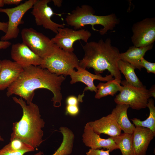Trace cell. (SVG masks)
Masks as SVG:
<instances>
[{
	"instance_id": "obj_16",
	"label": "cell",
	"mask_w": 155,
	"mask_h": 155,
	"mask_svg": "<svg viewBox=\"0 0 155 155\" xmlns=\"http://www.w3.org/2000/svg\"><path fill=\"white\" fill-rule=\"evenodd\" d=\"M155 135L148 128L140 126H135L132 134L135 155H146L150 142Z\"/></svg>"
},
{
	"instance_id": "obj_3",
	"label": "cell",
	"mask_w": 155,
	"mask_h": 155,
	"mask_svg": "<svg viewBox=\"0 0 155 155\" xmlns=\"http://www.w3.org/2000/svg\"><path fill=\"white\" fill-rule=\"evenodd\" d=\"M13 99L21 107L23 115L19 121L13 123L10 141L18 139L34 148L39 147L44 141L42 139L43 131L42 129L44 126L45 122L41 118L38 106L32 102L26 104L21 98L13 97Z\"/></svg>"
},
{
	"instance_id": "obj_7",
	"label": "cell",
	"mask_w": 155,
	"mask_h": 155,
	"mask_svg": "<svg viewBox=\"0 0 155 155\" xmlns=\"http://www.w3.org/2000/svg\"><path fill=\"white\" fill-rule=\"evenodd\" d=\"M21 35L23 42L43 59L50 56L56 46L51 39L31 28H23Z\"/></svg>"
},
{
	"instance_id": "obj_10",
	"label": "cell",
	"mask_w": 155,
	"mask_h": 155,
	"mask_svg": "<svg viewBox=\"0 0 155 155\" xmlns=\"http://www.w3.org/2000/svg\"><path fill=\"white\" fill-rule=\"evenodd\" d=\"M91 35L90 32L84 29L74 30L68 28H59L58 33L51 40L59 48L65 51L72 53L75 41L81 40L87 43Z\"/></svg>"
},
{
	"instance_id": "obj_36",
	"label": "cell",
	"mask_w": 155,
	"mask_h": 155,
	"mask_svg": "<svg viewBox=\"0 0 155 155\" xmlns=\"http://www.w3.org/2000/svg\"><path fill=\"white\" fill-rule=\"evenodd\" d=\"M4 139L2 137L0 134V141H3Z\"/></svg>"
},
{
	"instance_id": "obj_6",
	"label": "cell",
	"mask_w": 155,
	"mask_h": 155,
	"mask_svg": "<svg viewBox=\"0 0 155 155\" xmlns=\"http://www.w3.org/2000/svg\"><path fill=\"white\" fill-rule=\"evenodd\" d=\"M123 88L114 99L117 104L128 105L132 109L139 110L147 107L150 98L152 97L150 90L145 86L137 88L127 82L121 81Z\"/></svg>"
},
{
	"instance_id": "obj_37",
	"label": "cell",
	"mask_w": 155,
	"mask_h": 155,
	"mask_svg": "<svg viewBox=\"0 0 155 155\" xmlns=\"http://www.w3.org/2000/svg\"><path fill=\"white\" fill-rule=\"evenodd\" d=\"M1 67V61L0 60V71Z\"/></svg>"
},
{
	"instance_id": "obj_22",
	"label": "cell",
	"mask_w": 155,
	"mask_h": 155,
	"mask_svg": "<svg viewBox=\"0 0 155 155\" xmlns=\"http://www.w3.org/2000/svg\"><path fill=\"white\" fill-rule=\"evenodd\" d=\"M118 66L120 72L124 75L127 82L137 88L144 86L136 74L134 66L121 60L118 61Z\"/></svg>"
},
{
	"instance_id": "obj_30",
	"label": "cell",
	"mask_w": 155,
	"mask_h": 155,
	"mask_svg": "<svg viewBox=\"0 0 155 155\" xmlns=\"http://www.w3.org/2000/svg\"><path fill=\"white\" fill-rule=\"evenodd\" d=\"M22 0H3L4 4L7 5L14 4L18 5L22 1Z\"/></svg>"
},
{
	"instance_id": "obj_13",
	"label": "cell",
	"mask_w": 155,
	"mask_h": 155,
	"mask_svg": "<svg viewBox=\"0 0 155 155\" xmlns=\"http://www.w3.org/2000/svg\"><path fill=\"white\" fill-rule=\"evenodd\" d=\"M77 71L73 70L70 71L68 75L71 78L70 83L73 84L77 82H80L84 83L87 86L84 90L82 95H84L85 91L89 90L94 91L96 93L97 89L94 83L95 80H98L106 82L114 79L111 74L103 77L100 74H92L87 71L86 69L81 68L79 66L76 68Z\"/></svg>"
},
{
	"instance_id": "obj_5",
	"label": "cell",
	"mask_w": 155,
	"mask_h": 155,
	"mask_svg": "<svg viewBox=\"0 0 155 155\" xmlns=\"http://www.w3.org/2000/svg\"><path fill=\"white\" fill-rule=\"evenodd\" d=\"M80 61L73 53L65 51L56 45L53 52L43 59L40 66L57 75H68L69 72L79 65Z\"/></svg>"
},
{
	"instance_id": "obj_19",
	"label": "cell",
	"mask_w": 155,
	"mask_h": 155,
	"mask_svg": "<svg viewBox=\"0 0 155 155\" xmlns=\"http://www.w3.org/2000/svg\"><path fill=\"white\" fill-rule=\"evenodd\" d=\"M153 44L143 47L132 46L125 52L120 53L121 60L127 62L134 66L135 69L141 70L142 68L140 65L141 59L144 58L146 53L151 50Z\"/></svg>"
},
{
	"instance_id": "obj_29",
	"label": "cell",
	"mask_w": 155,
	"mask_h": 155,
	"mask_svg": "<svg viewBox=\"0 0 155 155\" xmlns=\"http://www.w3.org/2000/svg\"><path fill=\"white\" fill-rule=\"evenodd\" d=\"M79 102H82L83 100L74 96H70L66 100V103L68 105H78Z\"/></svg>"
},
{
	"instance_id": "obj_8",
	"label": "cell",
	"mask_w": 155,
	"mask_h": 155,
	"mask_svg": "<svg viewBox=\"0 0 155 155\" xmlns=\"http://www.w3.org/2000/svg\"><path fill=\"white\" fill-rule=\"evenodd\" d=\"M36 0H28L15 7L11 8H0V12L6 13L9 18L6 33L1 37V40L7 41L16 38L20 32L19 25L24 23L22 20L25 14L32 8Z\"/></svg>"
},
{
	"instance_id": "obj_20",
	"label": "cell",
	"mask_w": 155,
	"mask_h": 155,
	"mask_svg": "<svg viewBox=\"0 0 155 155\" xmlns=\"http://www.w3.org/2000/svg\"><path fill=\"white\" fill-rule=\"evenodd\" d=\"M121 81L120 80L115 78L105 83L100 82L96 86L97 91L95 98L99 99L109 95L113 96L118 91L120 92L123 88L120 84Z\"/></svg>"
},
{
	"instance_id": "obj_32",
	"label": "cell",
	"mask_w": 155,
	"mask_h": 155,
	"mask_svg": "<svg viewBox=\"0 0 155 155\" xmlns=\"http://www.w3.org/2000/svg\"><path fill=\"white\" fill-rule=\"evenodd\" d=\"M8 27V22H4L0 21V30L2 31L5 34L6 33Z\"/></svg>"
},
{
	"instance_id": "obj_35",
	"label": "cell",
	"mask_w": 155,
	"mask_h": 155,
	"mask_svg": "<svg viewBox=\"0 0 155 155\" xmlns=\"http://www.w3.org/2000/svg\"><path fill=\"white\" fill-rule=\"evenodd\" d=\"M43 152L41 151H39V152L33 155H43Z\"/></svg>"
},
{
	"instance_id": "obj_2",
	"label": "cell",
	"mask_w": 155,
	"mask_h": 155,
	"mask_svg": "<svg viewBox=\"0 0 155 155\" xmlns=\"http://www.w3.org/2000/svg\"><path fill=\"white\" fill-rule=\"evenodd\" d=\"M82 47L84 55L80 61L79 67L84 69L92 68L96 74L107 70L115 78L121 80L118 66L120 53L117 48L112 45L110 38L88 42Z\"/></svg>"
},
{
	"instance_id": "obj_9",
	"label": "cell",
	"mask_w": 155,
	"mask_h": 155,
	"mask_svg": "<svg viewBox=\"0 0 155 155\" xmlns=\"http://www.w3.org/2000/svg\"><path fill=\"white\" fill-rule=\"evenodd\" d=\"M132 30L134 46L140 47L153 44L155 41V18H147L135 23Z\"/></svg>"
},
{
	"instance_id": "obj_15",
	"label": "cell",
	"mask_w": 155,
	"mask_h": 155,
	"mask_svg": "<svg viewBox=\"0 0 155 155\" xmlns=\"http://www.w3.org/2000/svg\"><path fill=\"white\" fill-rule=\"evenodd\" d=\"M23 70L16 62L7 59L1 61L0 71V90L7 88L14 82Z\"/></svg>"
},
{
	"instance_id": "obj_34",
	"label": "cell",
	"mask_w": 155,
	"mask_h": 155,
	"mask_svg": "<svg viewBox=\"0 0 155 155\" xmlns=\"http://www.w3.org/2000/svg\"><path fill=\"white\" fill-rule=\"evenodd\" d=\"M4 5L3 0H0V8L3 7Z\"/></svg>"
},
{
	"instance_id": "obj_26",
	"label": "cell",
	"mask_w": 155,
	"mask_h": 155,
	"mask_svg": "<svg viewBox=\"0 0 155 155\" xmlns=\"http://www.w3.org/2000/svg\"><path fill=\"white\" fill-rule=\"evenodd\" d=\"M140 65L142 68H145L148 73H155V63L149 62L143 58L140 62Z\"/></svg>"
},
{
	"instance_id": "obj_23",
	"label": "cell",
	"mask_w": 155,
	"mask_h": 155,
	"mask_svg": "<svg viewBox=\"0 0 155 155\" xmlns=\"http://www.w3.org/2000/svg\"><path fill=\"white\" fill-rule=\"evenodd\" d=\"M147 107L148 108L150 112L148 117L146 120L142 121L134 118L131 120L135 126H140L148 128L155 134V107L153 99H149Z\"/></svg>"
},
{
	"instance_id": "obj_31",
	"label": "cell",
	"mask_w": 155,
	"mask_h": 155,
	"mask_svg": "<svg viewBox=\"0 0 155 155\" xmlns=\"http://www.w3.org/2000/svg\"><path fill=\"white\" fill-rule=\"evenodd\" d=\"M11 42L7 41L0 40V50L6 49L11 45Z\"/></svg>"
},
{
	"instance_id": "obj_14",
	"label": "cell",
	"mask_w": 155,
	"mask_h": 155,
	"mask_svg": "<svg viewBox=\"0 0 155 155\" xmlns=\"http://www.w3.org/2000/svg\"><path fill=\"white\" fill-rule=\"evenodd\" d=\"M82 141L87 147L92 149H106L110 152L118 149L114 141L111 137L104 139L94 131L88 123L84 127Z\"/></svg>"
},
{
	"instance_id": "obj_27",
	"label": "cell",
	"mask_w": 155,
	"mask_h": 155,
	"mask_svg": "<svg viewBox=\"0 0 155 155\" xmlns=\"http://www.w3.org/2000/svg\"><path fill=\"white\" fill-rule=\"evenodd\" d=\"M80 109L78 105H67L65 108V114L71 116H75L79 113Z\"/></svg>"
},
{
	"instance_id": "obj_1",
	"label": "cell",
	"mask_w": 155,
	"mask_h": 155,
	"mask_svg": "<svg viewBox=\"0 0 155 155\" xmlns=\"http://www.w3.org/2000/svg\"><path fill=\"white\" fill-rule=\"evenodd\" d=\"M23 68L18 77L7 88V96L18 95L29 104L32 102L35 90L46 89L53 94L51 100L53 106H60L62 99L61 86L65 79L64 75L52 73L40 66L31 65Z\"/></svg>"
},
{
	"instance_id": "obj_17",
	"label": "cell",
	"mask_w": 155,
	"mask_h": 155,
	"mask_svg": "<svg viewBox=\"0 0 155 155\" xmlns=\"http://www.w3.org/2000/svg\"><path fill=\"white\" fill-rule=\"evenodd\" d=\"M94 132L113 137L121 133V130L111 114L94 121L88 122Z\"/></svg>"
},
{
	"instance_id": "obj_12",
	"label": "cell",
	"mask_w": 155,
	"mask_h": 155,
	"mask_svg": "<svg viewBox=\"0 0 155 155\" xmlns=\"http://www.w3.org/2000/svg\"><path fill=\"white\" fill-rule=\"evenodd\" d=\"M11 55L14 62L23 68L31 65L40 66L43 61L23 42L12 45Z\"/></svg>"
},
{
	"instance_id": "obj_21",
	"label": "cell",
	"mask_w": 155,
	"mask_h": 155,
	"mask_svg": "<svg viewBox=\"0 0 155 155\" xmlns=\"http://www.w3.org/2000/svg\"><path fill=\"white\" fill-rule=\"evenodd\" d=\"M114 141L122 155H135L133 144L132 134L122 133L111 137Z\"/></svg>"
},
{
	"instance_id": "obj_28",
	"label": "cell",
	"mask_w": 155,
	"mask_h": 155,
	"mask_svg": "<svg viewBox=\"0 0 155 155\" xmlns=\"http://www.w3.org/2000/svg\"><path fill=\"white\" fill-rule=\"evenodd\" d=\"M109 150H104V149H92L90 148L86 152V155H110Z\"/></svg>"
},
{
	"instance_id": "obj_4",
	"label": "cell",
	"mask_w": 155,
	"mask_h": 155,
	"mask_svg": "<svg viewBox=\"0 0 155 155\" xmlns=\"http://www.w3.org/2000/svg\"><path fill=\"white\" fill-rule=\"evenodd\" d=\"M95 11L89 5L77 6L66 17L65 21L68 25L75 30L82 29L85 25H90L94 30L98 31L101 35L112 30L120 22L115 13L105 16L95 15Z\"/></svg>"
},
{
	"instance_id": "obj_18",
	"label": "cell",
	"mask_w": 155,
	"mask_h": 155,
	"mask_svg": "<svg viewBox=\"0 0 155 155\" xmlns=\"http://www.w3.org/2000/svg\"><path fill=\"white\" fill-rule=\"evenodd\" d=\"M129 107L128 105L117 104L111 114L124 133L132 134L135 126L131 123L127 116V111Z\"/></svg>"
},
{
	"instance_id": "obj_11",
	"label": "cell",
	"mask_w": 155,
	"mask_h": 155,
	"mask_svg": "<svg viewBox=\"0 0 155 155\" xmlns=\"http://www.w3.org/2000/svg\"><path fill=\"white\" fill-rule=\"evenodd\" d=\"M50 0H36L34 5L31 12L34 16L35 22L38 26H42L57 34L59 28H64L65 24H58L53 21L51 17L54 14L61 16L60 14L54 13L48 5Z\"/></svg>"
},
{
	"instance_id": "obj_33",
	"label": "cell",
	"mask_w": 155,
	"mask_h": 155,
	"mask_svg": "<svg viewBox=\"0 0 155 155\" xmlns=\"http://www.w3.org/2000/svg\"><path fill=\"white\" fill-rule=\"evenodd\" d=\"M52 1L53 2L55 6L58 7H60L61 6L63 2V1L61 0H52Z\"/></svg>"
},
{
	"instance_id": "obj_25",
	"label": "cell",
	"mask_w": 155,
	"mask_h": 155,
	"mask_svg": "<svg viewBox=\"0 0 155 155\" xmlns=\"http://www.w3.org/2000/svg\"><path fill=\"white\" fill-rule=\"evenodd\" d=\"M27 152L26 151L15 150L8 144L0 150V155H24Z\"/></svg>"
},
{
	"instance_id": "obj_24",
	"label": "cell",
	"mask_w": 155,
	"mask_h": 155,
	"mask_svg": "<svg viewBox=\"0 0 155 155\" xmlns=\"http://www.w3.org/2000/svg\"><path fill=\"white\" fill-rule=\"evenodd\" d=\"M9 144L11 148L17 150H24L30 152L35 150V148L31 145L18 139L10 141Z\"/></svg>"
}]
</instances>
